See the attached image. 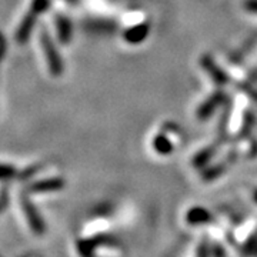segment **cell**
Here are the masks:
<instances>
[{
    "label": "cell",
    "mask_w": 257,
    "mask_h": 257,
    "mask_svg": "<svg viewBox=\"0 0 257 257\" xmlns=\"http://www.w3.org/2000/svg\"><path fill=\"white\" fill-rule=\"evenodd\" d=\"M49 8V0H33L30 10L28 12V15L25 16V19L22 20L20 26H19L18 32H16V42L23 45L28 37L30 36L35 22H36V16H39L40 13H43L45 10Z\"/></svg>",
    "instance_id": "cell-1"
},
{
    "label": "cell",
    "mask_w": 257,
    "mask_h": 257,
    "mask_svg": "<svg viewBox=\"0 0 257 257\" xmlns=\"http://www.w3.org/2000/svg\"><path fill=\"white\" fill-rule=\"evenodd\" d=\"M40 40H42V47L45 50V57H46L50 73L53 74V76H60L62 72H63V63H62V59H60V56L57 53L53 42L50 40V37L47 36L46 33H42Z\"/></svg>",
    "instance_id": "cell-2"
},
{
    "label": "cell",
    "mask_w": 257,
    "mask_h": 257,
    "mask_svg": "<svg viewBox=\"0 0 257 257\" xmlns=\"http://www.w3.org/2000/svg\"><path fill=\"white\" fill-rule=\"evenodd\" d=\"M226 100V94L223 92H216L214 94H211L207 100L203 103L202 106L197 110V117L202 120H206L207 117H210L211 114L216 111V109L223 104Z\"/></svg>",
    "instance_id": "cell-3"
},
{
    "label": "cell",
    "mask_w": 257,
    "mask_h": 257,
    "mask_svg": "<svg viewBox=\"0 0 257 257\" xmlns=\"http://www.w3.org/2000/svg\"><path fill=\"white\" fill-rule=\"evenodd\" d=\"M149 25L146 23H139V25H135L132 28H128L124 33H123V37L124 40L130 43V45H139L142 43L145 39L149 35Z\"/></svg>",
    "instance_id": "cell-4"
},
{
    "label": "cell",
    "mask_w": 257,
    "mask_h": 257,
    "mask_svg": "<svg viewBox=\"0 0 257 257\" xmlns=\"http://www.w3.org/2000/svg\"><path fill=\"white\" fill-rule=\"evenodd\" d=\"M202 66L204 67V70H206L207 73H210V76L213 77V80L217 83V84H224V83H227V76H226V73H224L220 67L216 64V62L211 59L210 56H204V57H203Z\"/></svg>",
    "instance_id": "cell-5"
},
{
    "label": "cell",
    "mask_w": 257,
    "mask_h": 257,
    "mask_svg": "<svg viewBox=\"0 0 257 257\" xmlns=\"http://www.w3.org/2000/svg\"><path fill=\"white\" fill-rule=\"evenodd\" d=\"M56 29H57V36H59V40L60 43L63 45H67L72 39V23L69 19H66L64 16H56Z\"/></svg>",
    "instance_id": "cell-6"
},
{
    "label": "cell",
    "mask_w": 257,
    "mask_h": 257,
    "mask_svg": "<svg viewBox=\"0 0 257 257\" xmlns=\"http://www.w3.org/2000/svg\"><path fill=\"white\" fill-rule=\"evenodd\" d=\"M153 147L160 155H169V153L173 152V145L165 135H157L155 140H153Z\"/></svg>",
    "instance_id": "cell-7"
},
{
    "label": "cell",
    "mask_w": 257,
    "mask_h": 257,
    "mask_svg": "<svg viewBox=\"0 0 257 257\" xmlns=\"http://www.w3.org/2000/svg\"><path fill=\"white\" fill-rule=\"evenodd\" d=\"M63 182L60 179H52V180H45V182H39L33 186V192H53V190H59Z\"/></svg>",
    "instance_id": "cell-8"
},
{
    "label": "cell",
    "mask_w": 257,
    "mask_h": 257,
    "mask_svg": "<svg viewBox=\"0 0 257 257\" xmlns=\"http://www.w3.org/2000/svg\"><path fill=\"white\" fill-rule=\"evenodd\" d=\"M214 150H216V149H214V147H211V146L207 147L206 150H203L202 153H199V155H197V157L194 159V165L197 166V167H199V166L206 165V163H207V160H209V159L213 156Z\"/></svg>",
    "instance_id": "cell-9"
},
{
    "label": "cell",
    "mask_w": 257,
    "mask_h": 257,
    "mask_svg": "<svg viewBox=\"0 0 257 257\" xmlns=\"http://www.w3.org/2000/svg\"><path fill=\"white\" fill-rule=\"evenodd\" d=\"M207 217V213L202 209H194V210L190 211V214H189V219L192 221H197V220H203V219H206Z\"/></svg>",
    "instance_id": "cell-10"
},
{
    "label": "cell",
    "mask_w": 257,
    "mask_h": 257,
    "mask_svg": "<svg viewBox=\"0 0 257 257\" xmlns=\"http://www.w3.org/2000/svg\"><path fill=\"white\" fill-rule=\"evenodd\" d=\"M13 175H15L13 167L0 165V179H9V177H12Z\"/></svg>",
    "instance_id": "cell-11"
},
{
    "label": "cell",
    "mask_w": 257,
    "mask_h": 257,
    "mask_svg": "<svg viewBox=\"0 0 257 257\" xmlns=\"http://www.w3.org/2000/svg\"><path fill=\"white\" fill-rule=\"evenodd\" d=\"M243 8L250 13H256L257 15V0H244Z\"/></svg>",
    "instance_id": "cell-12"
},
{
    "label": "cell",
    "mask_w": 257,
    "mask_h": 257,
    "mask_svg": "<svg viewBox=\"0 0 257 257\" xmlns=\"http://www.w3.org/2000/svg\"><path fill=\"white\" fill-rule=\"evenodd\" d=\"M256 199H257V193H256Z\"/></svg>",
    "instance_id": "cell-13"
}]
</instances>
